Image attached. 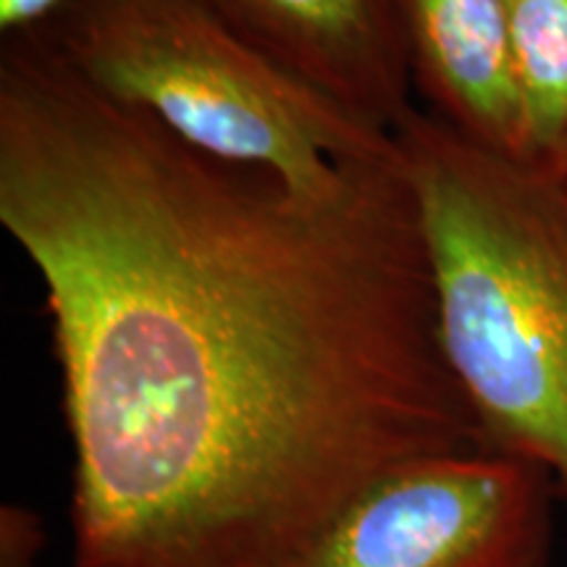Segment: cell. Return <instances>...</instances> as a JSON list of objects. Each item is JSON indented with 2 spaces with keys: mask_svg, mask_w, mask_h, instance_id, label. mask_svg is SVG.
Listing matches in <instances>:
<instances>
[{
  "mask_svg": "<svg viewBox=\"0 0 567 567\" xmlns=\"http://www.w3.org/2000/svg\"><path fill=\"white\" fill-rule=\"evenodd\" d=\"M0 224L45 284L74 567H295L394 467L488 450L400 145L323 189L0 40Z\"/></svg>",
  "mask_w": 567,
  "mask_h": 567,
  "instance_id": "6da1fadb",
  "label": "cell"
},
{
  "mask_svg": "<svg viewBox=\"0 0 567 567\" xmlns=\"http://www.w3.org/2000/svg\"><path fill=\"white\" fill-rule=\"evenodd\" d=\"M436 284L444 358L486 446L567 502V176L429 111L394 132Z\"/></svg>",
  "mask_w": 567,
  "mask_h": 567,
  "instance_id": "7a4b0ae2",
  "label": "cell"
},
{
  "mask_svg": "<svg viewBox=\"0 0 567 567\" xmlns=\"http://www.w3.org/2000/svg\"><path fill=\"white\" fill-rule=\"evenodd\" d=\"M84 82L213 158L331 187L396 153L392 132L276 66L193 0H71L38 32Z\"/></svg>",
  "mask_w": 567,
  "mask_h": 567,
  "instance_id": "3957f363",
  "label": "cell"
},
{
  "mask_svg": "<svg viewBox=\"0 0 567 567\" xmlns=\"http://www.w3.org/2000/svg\"><path fill=\"white\" fill-rule=\"evenodd\" d=\"M555 494L505 452L421 457L354 496L295 567H547Z\"/></svg>",
  "mask_w": 567,
  "mask_h": 567,
  "instance_id": "277c9868",
  "label": "cell"
},
{
  "mask_svg": "<svg viewBox=\"0 0 567 567\" xmlns=\"http://www.w3.org/2000/svg\"><path fill=\"white\" fill-rule=\"evenodd\" d=\"M276 66L363 122L396 132L413 101L392 0H193Z\"/></svg>",
  "mask_w": 567,
  "mask_h": 567,
  "instance_id": "5b68a950",
  "label": "cell"
},
{
  "mask_svg": "<svg viewBox=\"0 0 567 567\" xmlns=\"http://www.w3.org/2000/svg\"><path fill=\"white\" fill-rule=\"evenodd\" d=\"M415 95L492 151L530 158L502 0H392Z\"/></svg>",
  "mask_w": 567,
  "mask_h": 567,
  "instance_id": "8992f818",
  "label": "cell"
},
{
  "mask_svg": "<svg viewBox=\"0 0 567 567\" xmlns=\"http://www.w3.org/2000/svg\"><path fill=\"white\" fill-rule=\"evenodd\" d=\"M530 158L555 161L567 145V0H502Z\"/></svg>",
  "mask_w": 567,
  "mask_h": 567,
  "instance_id": "52a82bcc",
  "label": "cell"
},
{
  "mask_svg": "<svg viewBox=\"0 0 567 567\" xmlns=\"http://www.w3.org/2000/svg\"><path fill=\"white\" fill-rule=\"evenodd\" d=\"M45 534L42 520L21 505L0 509V567H38Z\"/></svg>",
  "mask_w": 567,
  "mask_h": 567,
  "instance_id": "ba28073f",
  "label": "cell"
},
{
  "mask_svg": "<svg viewBox=\"0 0 567 567\" xmlns=\"http://www.w3.org/2000/svg\"><path fill=\"white\" fill-rule=\"evenodd\" d=\"M71 0H0V40L45 32Z\"/></svg>",
  "mask_w": 567,
  "mask_h": 567,
  "instance_id": "9c48e42d",
  "label": "cell"
},
{
  "mask_svg": "<svg viewBox=\"0 0 567 567\" xmlns=\"http://www.w3.org/2000/svg\"><path fill=\"white\" fill-rule=\"evenodd\" d=\"M551 163H555V166L559 168V172H563V174L567 176V145H565V151H563V153H559V155H557V158H555V161H551Z\"/></svg>",
  "mask_w": 567,
  "mask_h": 567,
  "instance_id": "30bf717a",
  "label": "cell"
}]
</instances>
